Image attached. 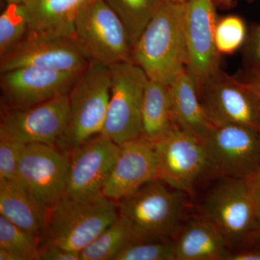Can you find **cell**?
Instances as JSON below:
<instances>
[{
  "instance_id": "cell-28",
  "label": "cell",
  "mask_w": 260,
  "mask_h": 260,
  "mask_svg": "<svg viewBox=\"0 0 260 260\" xmlns=\"http://www.w3.org/2000/svg\"><path fill=\"white\" fill-rule=\"evenodd\" d=\"M115 260H176L174 240L130 243Z\"/></svg>"
},
{
  "instance_id": "cell-14",
  "label": "cell",
  "mask_w": 260,
  "mask_h": 260,
  "mask_svg": "<svg viewBox=\"0 0 260 260\" xmlns=\"http://www.w3.org/2000/svg\"><path fill=\"white\" fill-rule=\"evenodd\" d=\"M121 145L98 134L72 150L66 196L87 198L102 194L110 177Z\"/></svg>"
},
{
  "instance_id": "cell-8",
  "label": "cell",
  "mask_w": 260,
  "mask_h": 260,
  "mask_svg": "<svg viewBox=\"0 0 260 260\" xmlns=\"http://www.w3.org/2000/svg\"><path fill=\"white\" fill-rule=\"evenodd\" d=\"M198 88L210 124L244 126L260 133V98L238 77L220 68Z\"/></svg>"
},
{
  "instance_id": "cell-7",
  "label": "cell",
  "mask_w": 260,
  "mask_h": 260,
  "mask_svg": "<svg viewBox=\"0 0 260 260\" xmlns=\"http://www.w3.org/2000/svg\"><path fill=\"white\" fill-rule=\"evenodd\" d=\"M111 95L102 134L121 145L142 135V104L148 78L129 61L110 67Z\"/></svg>"
},
{
  "instance_id": "cell-34",
  "label": "cell",
  "mask_w": 260,
  "mask_h": 260,
  "mask_svg": "<svg viewBox=\"0 0 260 260\" xmlns=\"http://www.w3.org/2000/svg\"><path fill=\"white\" fill-rule=\"evenodd\" d=\"M249 180L255 197L260 218V167L257 172L252 177L249 178Z\"/></svg>"
},
{
  "instance_id": "cell-5",
  "label": "cell",
  "mask_w": 260,
  "mask_h": 260,
  "mask_svg": "<svg viewBox=\"0 0 260 260\" xmlns=\"http://www.w3.org/2000/svg\"><path fill=\"white\" fill-rule=\"evenodd\" d=\"M110 67L90 61L68 93L70 121L58 144L71 152L102 133L111 95Z\"/></svg>"
},
{
  "instance_id": "cell-23",
  "label": "cell",
  "mask_w": 260,
  "mask_h": 260,
  "mask_svg": "<svg viewBox=\"0 0 260 260\" xmlns=\"http://www.w3.org/2000/svg\"><path fill=\"white\" fill-rule=\"evenodd\" d=\"M39 238L0 215V260H39Z\"/></svg>"
},
{
  "instance_id": "cell-35",
  "label": "cell",
  "mask_w": 260,
  "mask_h": 260,
  "mask_svg": "<svg viewBox=\"0 0 260 260\" xmlns=\"http://www.w3.org/2000/svg\"><path fill=\"white\" fill-rule=\"evenodd\" d=\"M249 247L259 248L260 249V223L256 229L255 234H254V237L251 239L250 244L247 248Z\"/></svg>"
},
{
  "instance_id": "cell-37",
  "label": "cell",
  "mask_w": 260,
  "mask_h": 260,
  "mask_svg": "<svg viewBox=\"0 0 260 260\" xmlns=\"http://www.w3.org/2000/svg\"><path fill=\"white\" fill-rule=\"evenodd\" d=\"M8 3H18V4H25L28 0H5Z\"/></svg>"
},
{
  "instance_id": "cell-11",
  "label": "cell",
  "mask_w": 260,
  "mask_h": 260,
  "mask_svg": "<svg viewBox=\"0 0 260 260\" xmlns=\"http://www.w3.org/2000/svg\"><path fill=\"white\" fill-rule=\"evenodd\" d=\"M70 167V158L55 145L29 143L22 149L17 180L50 209L66 192Z\"/></svg>"
},
{
  "instance_id": "cell-22",
  "label": "cell",
  "mask_w": 260,
  "mask_h": 260,
  "mask_svg": "<svg viewBox=\"0 0 260 260\" xmlns=\"http://www.w3.org/2000/svg\"><path fill=\"white\" fill-rule=\"evenodd\" d=\"M142 138L154 143L177 124L173 114L169 85L149 80L142 104Z\"/></svg>"
},
{
  "instance_id": "cell-31",
  "label": "cell",
  "mask_w": 260,
  "mask_h": 260,
  "mask_svg": "<svg viewBox=\"0 0 260 260\" xmlns=\"http://www.w3.org/2000/svg\"><path fill=\"white\" fill-rule=\"evenodd\" d=\"M39 260H80V253L56 246L40 248Z\"/></svg>"
},
{
  "instance_id": "cell-2",
  "label": "cell",
  "mask_w": 260,
  "mask_h": 260,
  "mask_svg": "<svg viewBox=\"0 0 260 260\" xmlns=\"http://www.w3.org/2000/svg\"><path fill=\"white\" fill-rule=\"evenodd\" d=\"M133 60L149 80L167 85L186 68L185 3L164 1L133 46Z\"/></svg>"
},
{
  "instance_id": "cell-21",
  "label": "cell",
  "mask_w": 260,
  "mask_h": 260,
  "mask_svg": "<svg viewBox=\"0 0 260 260\" xmlns=\"http://www.w3.org/2000/svg\"><path fill=\"white\" fill-rule=\"evenodd\" d=\"M176 124L203 141L211 124L200 102L194 76L185 68L169 84Z\"/></svg>"
},
{
  "instance_id": "cell-16",
  "label": "cell",
  "mask_w": 260,
  "mask_h": 260,
  "mask_svg": "<svg viewBox=\"0 0 260 260\" xmlns=\"http://www.w3.org/2000/svg\"><path fill=\"white\" fill-rule=\"evenodd\" d=\"M218 16L214 0H186L185 37L187 69L200 85L220 69V57L215 44Z\"/></svg>"
},
{
  "instance_id": "cell-6",
  "label": "cell",
  "mask_w": 260,
  "mask_h": 260,
  "mask_svg": "<svg viewBox=\"0 0 260 260\" xmlns=\"http://www.w3.org/2000/svg\"><path fill=\"white\" fill-rule=\"evenodd\" d=\"M73 40L90 61L108 67L133 61L127 30L105 0H92L82 10Z\"/></svg>"
},
{
  "instance_id": "cell-3",
  "label": "cell",
  "mask_w": 260,
  "mask_h": 260,
  "mask_svg": "<svg viewBox=\"0 0 260 260\" xmlns=\"http://www.w3.org/2000/svg\"><path fill=\"white\" fill-rule=\"evenodd\" d=\"M118 217L117 203L102 194L87 198L64 195L49 209L39 236L40 247L56 246L80 253Z\"/></svg>"
},
{
  "instance_id": "cell-18",
  "label": "cell",
  "mask_w": 260,
  "mask_h": 260,
  "mask_svg": "<svg viewBox=\"0 0 260 260\" xmlns=\"http://www.w3.org/2000/svg\"><path fill=\"white\" fill-rule=\"evenodd\" d=\"M92 0H28L24 5L28 37L74 39L75 23Z\"/></svg>"
},
{
  "instance_id": "cell-26",
  "label": "cell",
  "mask_w": 260,
  "mask_h": 260,
  "mask_svg": "<svg viewBox=\"0 0 260 260\" xmlns=\"http://www.w3.org/2000/svg\"><path fill=\"white\" fill-rule=\"evenodd\" d=\"M28 18L23 4L8 3L0 15V57L26 37Z\"/></svg>"
},
{
  "instance_id": "cell-1",
  "label": "cell",
  "mask_w": 260,
  "mask_h": 260,
  "mask_svg": "<svg viewBox=\"0 0 260 260\" xmlns=\"http://www.w3.org/2000/svg\"><path fill=\"white\" fill-rule=\"evenodd\" d=\"M187 193L155 179L117 202L133 242L174 240L189 218Z\"/></svg>"
},
{
  "instance_id": "cell-38",
  "label": "cell",
  "mask_w": 260,
  "mask_h": 260,
  "mask_svg": "<svg viewBox=\"0 0 260 260\" xmlns=\"http://www.w3.org/2000/svg\"><path fill=\"white\" fill-rule=\"evenodd\" d=\"M167 1L177 2V3H185L186 0H167Z\"/></svg>"
},
{
  "instance_id": "cell-33",
  "label": "cell",
  "mask_w": 260,
  "mask_h": 260,
  "mask_svg": "<svg viewBox=\"0 0 260 260\" xmlns=\"http://www.w3.org/2000/svg\"><path fill=\"white\" fill-rule=\"evenodd\" d=\"M226 260H260L259 248L249 247L231 251Z\"/></svg>"
},
{
  "instance_id": "cell-32",
  "label": "cell",
  "mask_w": 260,
  "mask_h": 260,
  "mask_svg": "<svg viewBox=\"0 0 260 260\" xmlns=\"http://www.w3.org/2000/svg\"><path fill=\"white\" fill-rule=\"evenodd\" d=\"M238 78L260 98V66L248 68L246 73L239 75Z\"/></svg>"
},
{
  "instance_id": "cell-10",
  "label": "cell",
  "mask_w": 260,
  "mask_h": 260,
  "mask_svg": "<svg viewBox=\"0 0 260 260\" xmlns=\"http://www.w3.org/2000/svg\"><path fill=\"white\" fill-rule=\"evenodd\" d=\"M211 177L249 179L260 167V133L246 126L212 125L203 140Z\"/></svg>"
},
{
  "instance_id": "cell-27",
  "label": "cell",
  "mask_w": 260,
  "mask_h": 260,
  "mask_svg": "<svg viewBox=\"0 0 260 260\" xmlns=\"http://www.w3.org/2000/svg\"><path fill=\"white\" fill-rule=\"evenodd\" d=\"M244 20L237 15L218 18L215 31V44L219 55H230L244 47L247 39Z\"/></svg>"
},
{
  "instance_id": "cell-29",
  "label": "cell",
  "mask_w": 260,
  "mask_h": 260,
  "mask_svg": "<svg viewBox=\"0 0 260 260\" xmlns=\"http://www.w3.org/2000/svg\"><path fill=\"white\" fill-rule=\"evenodd\" d=\"M24 144L0 134V179H17L19 159Z\"/></svg>"
},
{
  "instance_id": "cell-13",
  "label": "cell",
  "mask_w": 260,
  "mask_h": 260,
  "mask_svg": "<svg viewBox=\"0 0 260 260\" xmlns=\"http://www.w3.org/2000/svg\"><path fill=\"white\" fill-rule=\"evenodd\" d=\"M82 73L39 67L15 68L1 73V90L10 109H24L67 95Z\"/></svg>"
},
{
  "instance_id": "cell-36",
  "label": "cell",
  "mask_w": 260,
  "mask_h": 260,
  "mask_svg": "<svg viewBox=\"0 0 260 260\" xmlns=\"http://www.w3.org/2000/svg\"><path fill=\"white\" fill-rule=\"evenodd\" d=\"M214 1H215V4H218L223 6V5H229L232 4L234 0H214Z\"/></svg>"
},
{
  "instance_id": "cell-17",
  "label": "cell",
  "mask_w": 260,
  "mask_h": 260,
  "mask_svg": "<svg viewBox=\"0 0 260 260\" xmlns=\"http://www.w3.org/2000/svg\"><path fill=\"white\" fill-rule=\"evenodd\" d=\"M158 179L153 143L140 137L121 145L120 153L102 194L117 203Z\"/></svg>"
},
{
  "instance_id": "cell-15",
  "label": "cell",
  "mask_w": 260,
  "mask_h": 260,
  "mask_svg": "<svg viewBox=\"0 0 260 260\" xmlns=\"http://www.w3.org/2000/svg\"><path fill=\"white\" fill-rule=\"evenodd\" d=\"M0 59L1 73L23 67H39L79 73L90 63L73 39L28 36Z\"/></svg>"
},
{
  "instance_id": "cell-4",
  "label": "cell",
  "mask_w": 260,
  "mask_h": 260,
  "mask_svg": "<svg viewBox=\"0 0 260 260\" xmlns=\"http://www.w3.org/2000/svg\"><path fill=\"white\" fill-rule=\"evenodd\" d=\"M218 179L205 194L200 215L215 225L234 250L247 248L260 223L250 182L242 178Z\"/></svg>"
},
{
  "instance_id": "cell-30",
  "label": "cell",
  "mask_w": 260,
  "mask_h": 260,
  "mask_svg": "<svg viewBox=\"0 0 260 260\" xmlns=\"http://www.w3.org/2000/svg\"><path fill=\"white\" fill-rule=\"evenodd\" d=\"M244 56L248 68L260 66V25L248 35L244 44Z\"/></svg>"
},
{
  "instance_id": "cell-20",
  "label": "cell",
  "mask_w": 260,
  "mask_h": 260,
  "mask_svg": "<svg viewBox=\"0 0 260 260\" xmlns=\"http://www.w3.org/2000/svg\"><path fill=\"white\" fill-rule=\"evenodd\" d=\"M49 212L20 181L0 179V214L12 223L39 238Z\"/></svg>"
},
{
  "instance_id": "cell-12",
  "label": "cell",
  "mask_w": 260,
  "mask_h": 260,
  "mask_svg": "<svg viewBox=\"0 0 260 260\" xmlns=\"http://www.w3.org/2000/svg\"><path fill=\"white\" fill-rule=\"evenodd\" d=\"M68 94L24 109H10L2 117L0 134L23 144H58L70 121Z\"/></svg>"
},
{
  "instance_id": "cell-25",
  "label": "cell",
  "mask_w": 260,
  "mask_h": 260,
  "mask_svg": "<svg viewBox=\"0 0 260 260\" xmlns=\"http://www.w3.org/2000/svg\"><path fill=\"white\" fill-rule=\"evenodd\" d=\"M121 19L133 47L165 0H105Z\"/></svg>"
},
{
  "instance_id": "cell-9",
  "label": "cell",
  "mask_w": 260,
  "mask_h": 260,
  "mask_svg": "<svg viewBox=\"0 0 260 260\" xmlns=\"http://www.w3.org/2000/svg\"><path fill=\"white\" fill-rule=\"evenodd\" d=\"M158 179L191 195L198 184L211 177L203 142L177 125L153 143Z\"/></svg>"
},
{
  "instance_id": "cell-19",
  "label": "cell",
  "mask_w": 260,
  "mask_h": 260,
  "mask_svg": "<svg viewBox=\"0 0 260 260\" xmlns=\"http://www.w3.org/2000/svg\"><path fill=\"white\" fill-rule=\"evenodd\" d=\"M174 242L176 260H226L232 251L221 232L200 214L188 218Z\"/></svg>"
},
{
  "instance_id": "cell-24",
  "label": "cell",
  "mask_w": 260,
  "mask_h": 260,
  "mask_svg": "<svg viewBox=\"0 0 260 260\" xmlns=\"http://www.w3.org/2000/svg\"><path fill=\"white\" fill-rule=\"evenodd\" d=\"M133 242L129 226L120 215L80 251V260H115L118 254Z\"/></svg>"
}]
</instances>
